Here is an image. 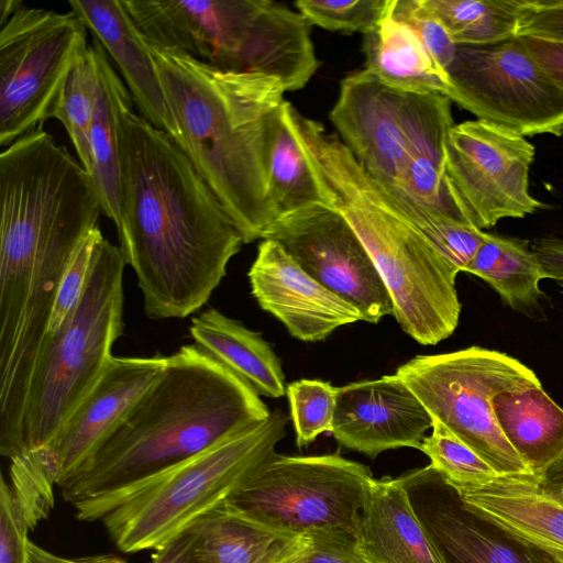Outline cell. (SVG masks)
Segmentation results:
<instances>
[{"label":"cell","instance_id":"cell-1","mask_svg":"<svg viewBox=\"0 0 563 563\" xmlns=\"http://www.w3.org/2000/svg\"><path fill=\"white\" fill-rule=\"evenodd\" d=\"M119 250L135 273L145 314L199 311L243 238L177 143L142 115L120 123Z\"/></svg>","mask_w":563,"mask_h":563},{"label":"cell","instance_id":"cell-2","mask_svg":"<svg viewBox=\"0 0 563 563\" xmlns=\"http://www.w3.org/2000/svg\"><path fill=\"white\" fill-rule=\"evenodd\" d=\"M146 44L179 128L181 150L244 243L262 239L276 219L266 164L272 124L286 100L283 84L263 74L221 71Z\"/></svg>","mask_w":563,"mask_h":563},{"label":"cell","instance_id":"cell-3","mask_svg":"<svg viewBox=\"0 0 563 563\" xmlns=\"http://www.w3.org/2000/svg\"><path fill=\"white\" fill-rule=\"evenodd\" d=\"M269 416L235 374L195 343L183 345L91 459L58 487L74 505L184 461Z\"/></svg>","mask_w":563,"mask_h":563},{"label":"cell","instance_id":"cell-4","mask_svg":"<svg viewBox=\"0 0 563 563\" xmlns=\"http://www.w3.org/2000/svg\"><path fill=\"white\" fill-rule=\"evenodd\" d=\"M292 120L328 207L347 221L366 247L402 331L422 345L448 339L461 314L459 272L402 217L336 135L298 110Z\"/></svg>","mask_w":563,"mask_h":563},{"label":"cell","instance_id":"cell-5","mask_svg":"<svg viewBox=\"0 0 563 563\" xmlns=\"http://www.w3.org/2000/svg\"><path fill=\"white\" fill-rule=\"evenodd\" d=\"M0 290L52 296L88 235L100 199L89 173L40 124L0 154Z\"/></svg>","mask_w":563,"mask_h":563},{"label":"cell","instance_id":"cell-6","mask_svg":"<svg viewBox=\"0 0 563 563\" xmlns=\"http://www.w3.org/2000/svg\"><path fill=\"white\" fill-rule=\"evenodd\" d=\"M451 100L391 88L366 69L341 81L329 118L363 169L388 194L457 221L462 203L446 172Z\"/></svg>","mask_w":563,"mask_h":563},{"label":"cell","instance_id":"cell-7","mask_svg":"<svg viewBox=\"0 0 563 563\" xmlns=\"http://www.w3.org/2000/svg\"><path fill=\"white\" fill-rule=\"evenodd\" d=\"M288 419L272 411L184 461L75 503L76 517L101 521L123 552L157 550L240 490L275 453Z\"/></svg>","mask_w":563,"mask_h":563},{"label":"cell","instance_id":"cell-8","mask_svg":"<svg viewBox=\"0 0 563 563\" xmlns=\"http://www.w3.org/2000/svg\"><path fill=\"white\" fill-rule=\"evenodd\" d=\"M125 266L119 247L101 235L78 307L47 336L34 368L19 454L52 441L113 356L112 347L124 332Z\"/></svg>","mask_w":563,"mask_h":563},{"label":"cell","instance_id":"cell-9","mask_svg":"<svg viewBox=\"0 0 563 563\" xmlns=\"http://www.w3.org/2000/svg\"><path fill=\"white\" fill-rule=\"evenodd\" d=\"M396 374L432 419L444 424L497 474H532L504 435L493 409L497 395L541 385L527 365L499 351L470 346L418 355L400 365Z\"/></svg>","mask_w":563,"mask_h":563},{"label":"cell","instance_id":"cell-10","mask_svg":"<svg viewBox=\"0 0 563 563\" xmlns=\"http://www.w3.org/2000/svg\"><path fill=\"white\" fill-rule=\"evenodd\" d=\"M374 479L364 464L339 453H274L230 499L256 521L284 533L356 539Z\"/></svg>","mask_w":563,"mask_h":563},{"label":"cell","instance_id":"cell-11","mask_svg":"<svg viewBox=\"0 0 563 563\" xmlns=\"http://www.w3.org/2000/svg\"><path fill=\"white\" fill-rule=\"evenodd\" d=\"M88 29L71 10L58 13L23 2L0 25V145L49 119L62 84L88 48Z\"/></svg>","mask_w":563,"mask_h":563},{"label":"cell","instance_id":"cell-12","mask_svg":"<svg viewBox=\"0 0 563 563\" xmlns=\"http://www.w3.org/2000/svg\"><path fill=\"white\" fill-rule=\"evenodd\" d=\"M446 75L448 98L477 120L525 137L563 136V89L519 36L488 45H457Z\"/></svg>","mask_w":563,"mask_h":563},{"label":"cell","instance_id":"cell-13","mask_svg":"<svg viewBox=\"0 0 563 563\" xmlns=\"http://www.w3.org/2000/svg\"><path fill=\"white\" fill-rule=\"evenodd\" d=\"M534 156L532 143L503 126L477 119L453 125L446 172L474 227L483 231L547 208L529 190Z\"/></svg>","mask_w":563,"mask_h":563},{"label":"cell","instance_id":"cell-14","mask_svg":"<svg viewBox=\"0 0 563 563\" xmlns=\"http://www.w3.org/2000/svg\"><path fill=\"white\" fill-rule=\"evenodd\" d=\"M262 240L277 242L313 279L356 307L366 322L394 313L389 291L369 253L333 208L317 205L275 219Z\"/></svg>","mask_w":563,"mask_h":563},{"label":"cell","instance_id":"cell-15","mask_svg":"<svg viewBox=\"0 0 563 563\" xmlns=\"http://www.w3.org/2000/svg\"><path fill=\"white\" fill-rule=\"evenodd\" d=\"M398 478L444 563H561L470 510L431 464Z\"/></svg>","mask_w":563,"mask_h":563},{"label":"cell","instance_id":"cell-16","mask_svg":"<svg viewBox=\"0 0 563 563\" xmlns=\"http://www.w3.org/2000/svg\"><path fill=\"white\" fill-rule=\"evenodd\" d=\"M167 356H112L99 380L45 446L56 485L74 476L163 374Z\"/></svg>","mask_w":563,"mask_h":563},{"label":"cell","instance_id":"cell-17","mask_svg":"<svg viewBox=\"0 0 563 563\" xmlns=\"http://www.w3.org/2000/svg\"><path fill=\"white\" fill-rule=\"evenodd\" d=\"M433 419L395 373L338 388L332 435L349 450L375 459L398 448L420 449Z\"/></svg>","mask_w":563,"mask_h":563},{"label":"cell","instance_id":"cell-18","mask_svg":"<svg viewBox=\"0 0 563 563\" xmlns=\"http://www.w3.org/2000/svg\"><path fill=\"white\" fill-rule=\"evenodd\" d=\"M247 276L260 307L300 341H322L339 327L365 321L356 307L308 275L275 241L262 240Z\"/></svg>","mask_w":563,"mask_h":563},{"label":"cell","instance_id":"cell-19","mask_svg":"<svg viewBox=\"0 0 563 563\" xmlns=\"http://www.w3.org/2000/svg\"><path fill=\"white\" fill-rule=\"evenodd\" d=\"M68 4L117 65L141 115L183 148L181 134L166 102L155 62L122 1L69 0Z\"/></svg>","mask_w":563,"mask_h":563},{"label":"cell","instance_id":"cell-20","mask_svg":"<svg viewBox=\"0 0 563 563\" xmlns=\"http://www.w3.org/2000/svg\"><path fill=\"white\" fill-rule=\"evenodd\" d=\"M455 488L470 510L563 563V500L545 493L537 476L496 475Z\"/></svg>","mask_w":563,"mask_h":563},{"label":"cell","instance_id":"cell-21","mask_svg":"<svg viewBox=\"0 0 563 563\" xmlns=\"http://www.w3.org/2000/svg\"><path fill=\"white\" fill-rule=\"evenodd\" d=\"M355 553L361 563H444L398 477L371 482Z\"/></svg>","mask_w":563,"mask_h":563},{"label":"cell","instance_id":"cell-22","mask_svg":"<svg viewBox=\"0 0 563 563\" xmlns=\"http://www.w3.org/2000/svg\"><path fill=\"white\" fill-rule=\"evenodd\" d=\"M189 333L196 345L260 397L278 398L286 394L282 362L261 332L209 308L191 319Z\"/></svg>","mask_w":563,"mask_h":563},{"label":"cell","instance_id":"cell-23","mask_svg":"<svg viewBox=\"0 0 563 563\" xmlns=\"http://www.w3.org/2000/svg\"><path fill=\"white\" fill-rule=\"evenodd\" d=\"M98 66V87L90 128L91 170L102 214L114 223L120 220V123L133 109V99L109 56L97 42L92 43Z\"/></svg>","mask_w":563,"mask_h":563},{"label":"cell","instance_id":"cell-24","mask_svg":"<svg viewBox=\"0 0 563 563\" xmlns=\"http://www.w3.org/2000/svg\"><path fill=\"white\" fill-rule=\"evenodd\" d=\"M365 67L379 81L395 89L438 92L448 97L450 81L416 32L391 14L364 35Z\"/></svg>","mask_w":563,"mask_h":563},{"label":"cell","instance_id":"cell-25","mask_svg":"<svg viewBox=\"0 0 563 563\" xmlns=\"http://www.w3.org/2000/svg\"><path fill=\"white\" fill-rule=\"evenodd\" d=\"M493 409L504 435L537 477L563 455V408L542 385L499 394Z\"/></svg>","mask_w":563,"mask_h":563},{"label":"cell","instance_id":"cell-26","mask_svg":"<svg viewBox=\"0 0 563 563\" xmlns=\"http://www.w3.org/2000/svg\"><path fill=\"white\" fill-rule=\"evenodd\" d=\"M185 532L199 563H264L296 537L256 521L230 500L205 514Z\"/></svg>","mask_w":563,"mask_h":563},{"label":"cell","instance_id":"cell-27","mask_svg":"<svg viewBox=\"0 0 563 563\" xmlns=\"http://www.w3.org/2000/svg\"><path fill=\"white\" fill-rule=\"evenodd\" d=\"M464 272L488 283L503 301L531 318L541 313V265L527 240L486 232Z\"/></svg>","mask_w":563,"mask_h":563},{"label":"cell","instance_id":"cell-28","mask_svg":"<svg viewBox=\"0 0 563 563\" xmlns=\"http://www.w3.org/2000/svg\"><path fill=\"white\" fill-rule=\"evenodd\" d=\"M292 107L285 100L273 121L268 145V198L276 219L303 208L328 206L296 132Z\"/></svg>","mask_w":563,"mask_h":563},{"label":"cell","instance_id":"cell-29","mask_svg":"<svg viewBox=\"0 0 563 563\" xmlns=\"http://www.w3.org/2000/svg\"><path fill=\"white\" fill-rule=\"evenodd\" d=\"M456 45L481 46L518 36L525 0H422Z\"/></svg>","mask_w":563,"mask_h":563},{"label":"cell","instance_id":"cell-30","mask_svg":"<svg viewBox=\"0 0 563 563\" xmlns=\"http://www.w3.org/2000/svg\"><path fill=\"white\" fill-rule=\"evenodd\" d=\"M98 87V66L92 45L75 60L68 70L49 118L65 128L82 167L91 170L90 128Z\"/></svg>","mask_w":563,"mask_h":563},{"label":"cell","instance_id":"cell-31","mask_svg":"<svg viewBox=\"0 0 563 563\" xmlns=\"http://www.w3.org/2000/svg\"><path fill=\"white\" fill-rule=\"evenodd\" d=\"M386 192V191H385ZM387 194V192H386ZM402 217L460 273L464 272L486 232L435 212L411 199L387 194Z\"/></svg>","mask_w":563,"mask_h":563},{"label":"cell","instance_id":"cell-32","mask_svg":"<svg viewBox=\"0 0 563 563\" xmlns=\"http://www.w3.org/2000/svg\"><path fill=\"white\" fill-rule=\"evenodd\" d=\"M12 492L21 506L30 529L45 518L54 504L53 485L56 470L45 446L23 452L11 459Z\"/></svg>","mask_w":563,"mask_h":563},{"label":"cell","instance_id":"cell-33","mask_svg":"<svg viewBox=\"0 0 563 563\" xmlns=\"http://www.w3.org/2000/svg\"><path fill=\"white\" fill-rule=\"evenodd\" d=\"M419 450L454 487L474 485L499 475L475 451L434 419L432 432L423 439Z\"/></svg>","mask_w":563,"mask_h":563},{"label":"cell","instance_id":"cell-34","mask_svg":"<svg viewBox=\"0 0 563 563\" xmlns=\"http://www.w3.org/2000/svg\"><path fill=\"white\" fill-rule=\"evenodd\" d=\"M286 394L298 448H306L318 435L332 432L336 387L319 379H299L287 385Z\"/></svg>","mask_w":563,"mask_h":563},{"label":"cell","instance_id":"cell-35","mask_svg":"<svg viewBox=\"0 0 563 563\" xmlns=\"http://www.w3.org/2000/svg\"><path fill=\"white\" fill-rule=\"evenodd\" d=\"M389 3L390 0H298L295 7L310 25L365 35L379 24Z\"/></svg>","mask_w":563,"mask_h":563},{"label":"cell","instance_id":"cell-36","mask_svg":"<svg viewBox=\"0 0 563 563\" xmlns=\"http://www.w3.org/2000/svg\"><path fill=\"white\" fill-rule=\"evenodd\" d=\"M101 235V230L95 229L84 241L66 269L56 292L46 339L58 331L78 307L87 286L97 242Z\"/></svg>","mask_w":563,"mask_h":563},{"label":"cell","instance_id":"cell-37","mask_svg":"<svg viewBox=\"0 0 563 563\" xmlns=\"http://www.w3.org/2000/svg\"><path fill=\"white\" fill-rule=\"evenodd\" d=\"M391 14L416 32L433 59L446 73L457 45L422 0H391Z\"/></svg>","mask_w":563,"mask_h":563},{"label":"cell","instance_id":"cell-38","mask_svg":"<svg viewBox=\"0 0 563 563\" xmlns=\"http://www.w3.org/2000/svg\"><path fill=\"white\" fill-rule=\"evenodd\" d=\"M29 523L11 486L1 479L0 488V563H26Z\"/></svg>","mask_w":563,"mask_h":563},{"label":"cell","instance_id":"cell-39","mask_svg":"<svg viewBox=\"0 0 563 563\" xmlns=\"http://www.w3.org/2000/svg\"><path fill=\"white\" fill-rule=\"evenodd\" d=\"M518 35L563 41V0H525Z\"/></svg>","mask_w":563,"mask_h":563},{"label":"cell","instance_id":"cell-40","mask_svg":"<svg viewBox=\"0 0 563 563\" xmlns=\"http://www.w3.org/2000/svg\"><path fill=\"white\" fill-rule=\"evenodd\" d=\"M310 537L311 549L297 563H361L355 553L356 539L338 534Z\"/></svg>","mask_w":563,"mask_h":563},{"label":"cell","instance_id":"cell-41","mask_svg":"<svg viewBox=\"0 0 563 563\" xmlns=\"http://www.w3.org/2000/svg\"><path fill=\"white\" fill-rule=\"evenodd\" d=\"M536 62L563 89V41L518 35Z\"/></svg>","mask_w":563,"mask_h":563},{"label":"cell","instance_id":"cell-42","mask_svg":"<svg viewBox=\"0 0 563 563\" xmlns=\"http://www.w3.org/2000/svg\"><path fill=\"white\" fill-rule=\"evenodd\" d=\"M531 247L541 265L543 278L553 279L563 286V234L537 238Z\"/></svg>","mask_w":563,"mask_h":563},{"label":"cell","instance_id":"cell-43","mask_svg":"<svg viewBox=\"0 0 563 563\" xmlns=\"http://www.w3.org/2000/svg\"><path fill=\"white\" fill-rule=\"evenodd\" d=\"M25 560L26 563H128L122 558L112 554L64 558L38 547L31 540L26 542Z\"/></svg>","mask_w":563,"mask_h":563},{"label":"cell","instance_id":"cell-44","mask_svg":"<svg viewBox=\"0 0 563 563\" xmlns=\"http://www.w3.org/2000/svg\"><path fill=\"white\" fill-rule=\"evenodd\" d=\"M151 563H199L195 556L192 541L187 532L155 550Z\"/></svg>","mask_w":563,"mask_h":563},{"label":"cell","instance_id":"cell-45","mask_svg":"<svg viewBox=\"0 0 563 563\" xmlns=\"http://www.w3.org/2000/svg\"><path fill=\"white\" fill-rule=\"evenodd\" d=\"M312 539L308 533L296 536L264 563H297L310 551Z\"/></svg>","mask_w":563,"mask_h":563},{"label":"cell","instance_id":"cell-46","mask_svg":"<svg viewBox=\"0 0 563 563\" xmlns=\"http://www.w3.org/2000/svg\"><path fill=\"white\" fill-rule=\"evenodd\" d=\"M538 483L549 495L556 498L563 496V455L538 477Z\"/></svg>","mask_w":563,"mask_h":563},{"label":"cell","instance_id":"cell-47","mask_svg":"<svg viewBox=\"0 0 563 563\" xmlns=\"http://www.w3.org/2000/svg\"><path fill=\"white\" fill-rule=\"evenodd\" d=\"M21 4H22V1H19V0H1L0 1V25H2Z\"/></svg>","mask_w":563,"mask_h":563},{"label":"cell","instance_id":"cell-48","mask_svg":"<svg viewBox=\"0 0 563 563\" xmlns=\"http://www.w3.org/2000/svg\"><path fill=\"white\" fill-rule=\"evenodd\" d=\"M560 499H561V500H563V496H562V497H560Z\"/></svg>","mask_w":563,"mask_h":563}]
</instances>
